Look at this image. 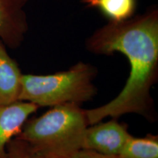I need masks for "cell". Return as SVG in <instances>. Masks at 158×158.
<instances>
[{
    "label": "cell",
    "mask_w": 158,
    "mask_h": 158,
    "mask_svg": "<svg viewBox=\"0 0 158 158\" xmlns=\"http://www.w3.org/2000/svg\"><path fill=\"white\" fill-rule=\"evenodd\" d=\"M85 46L96 55L121 53L127 57L130 67L126 84L115 98L101 106L85 110L89 125L128 114L155 121L157 114L151 91L158 80L157 7H150L143 14L125 21H109L86 39Z\"/></svg>",
    "instance_id": "6da1fadb"
},
{
    "label": "cell",
    "mask_w": 158,
    "mask_h": 158,
    "mask_svg": "<svg viewBox=\"0 0 158 158\" xmlns=\"http://www.w3.org/2000/svg\"><path fill=\"white\" fill-rule=\"evenodd\" d=\"M88 126L85 110L66 103L27 120L16 138L56 158H70L83 148Z\"/></svg>",
    "instance_id": "7a4b0ae2"
},
{
    "label": "cell",
    "mask_w": 158,
    "mask_h": 158,
    "mask_svg": "<svg viewBox=\"0 0 158 158\" xmlns=\"http://www.w3.org/2000/svg\"><path fill=\"white\" fill-rule=\"evenodd\" d=\"M97 74L95 67L84 62L53 74H23L19 100L39 108L66 103L81 106L96 96L94 81Z\"/></svg>",
    "instance_id": "3957f363"
},
{
    "label": "cell",
    "mask_w": 158,
    "mask_h": 158,
    "mask_svg": "<svg viewBox=\"0 0 158 158\" xmlns=\"http://www.w3.org/2000/svg\"><path fill=\"white\" fill-rule=\"evenodd\" d=\"M106 122H98L88 126L85 132L82 149L106 155H119L131 135L127 124L116 118Z\"/></svg>",
    "instance_id": "277c9868"
},
{
    "label": "cell",
    "mask_w": 158,
    "mask_h": 158,
    "mask_svg": "<svg viewBox=\"0 0 158 158\" xmlns=\"http://www.w3.org/2000/svg\"><path fill=\"white\" fill-rule=\"evenodd\" d=\"M30 0H0V40L6 47L16 49L29 29L25 7Z\"/></svg>",
    "instance_id": "5b68a950"
},
{
    "label": "cell",
    "mask_w": 158,
    "mask_h": 158,
    "mask_svg": "<svg viewBox=\"0 0 158 158\" xmlns=\"http://www.w3.org/2000/svg\"><path fill=\"white\" fill-rule=\"evenodd\" d=\"M38 108L36 105L21 100L0 104V158H6L7 144L19 135L26 122Z\"/></svg>",
    "instance_id": "8992f818"
},
{
    "label": "cell",
    "mask_w": 158,
    "mask_h": 158,
    "mask_svg": "<svg viewBox=\"0 0 158 158\" xmlns=\"http://www.w3.org/2000/svg\"><path fill=\"white\" fill-rule=\"evenodd\" d=\"M22 76L16 61L10 56L0 40V104L19 101Z\"/></svg>",
    "instance_id": "52a82bcc"
},
{
    "label": "cell",
    "mask_w": 158,
    "mask_h": 158,
    "mask_svg": "<svg viewBox=\"0 0 158 158\" xmlns=\"http://www.w3.org/2000/svg\"><path fill=\"white\" fill-rule=\"evenodd\" d=\"M86 7L98 10L109 21L119 22L132 18L137 0H81Z\"/></svg>",
    "instance_id": "ba28073f"
},
{
    "label": "cell",
    "mask_w": 158,
    "mask_h": 158,
    "mask_svg": "<svg viewBox=\"0 0 158 158\" xmlns=\"http://www.w3.org/2000/svg\"><path fill=\"white\" fill-rule=\"evenodd\" d=\"M119 155L124 158H158V136L151 134L144 137L131 135Z\"/></svg>",
    "instance_id": "9c48e42d"
},
{
    "label": "cell",
    "mask_w": 158,
    "mask_h": 158,
    "mask_svg": "<svg viewBox=\"0 0 158 158\" xmlns=\"http://www.w3.org/2000/svg\"><path fill=\"white\" fill-rule=\"evenodd\" d=\"M6 158H56L35 149L29 143L16 137L7 146Z\"/></svg>",
    "instance_id": "30bf717a"
},
{
    "label": "cell",
    "mask_w": 158,
    "mask_h": 158,
    "mask_svg": "<svg viewBox=\"0 0 158 158\" xmlns=\"http://www.w3.org/2000/svg\"><path fill=\"white\" fill-rule=\"evenodd\" d=\"M70 158H124L120 155H106L89 149H81Z\"/></svg>",
    "instance_id": "8fae6325"
}]
</instances>
